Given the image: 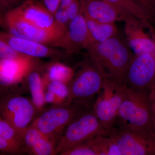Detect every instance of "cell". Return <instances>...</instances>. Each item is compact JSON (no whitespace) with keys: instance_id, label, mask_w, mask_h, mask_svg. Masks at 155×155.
I'll list each match as a JSON object with an SVG mask.
<instances>
[{"instance_id":"obj_1","label":"cell","mask_w":155,"mask_h":155,"mask_svg":"<svg viewBox=\"0 0 155 155\" xmlns=\"http://www.w3.org/2000/svg\"><path fill=\"white\" fill-rule=\"evenodd\" d=\"M87 49L105 77L117 83L124 84L134 54L120 39L116 36L101 42H94Z\"/></svg>"},{"instance_id":"obj_2","label":"cell","mask_w":155,"mask_h":155,"mask_svg":"<svg viewBox=\"0 0 155 155\" xmlns=\"http://www.w3.org/2000/svg\"><path fill=\"white\" fill-rule=\"evenodd\" d=\"M78 67L68 84L69 95L65 103L93 105L95 98L102 90L106 77L89 54Z\"/></svg>"},{"instance_id":"obj_3","label":"cell","mask_w":155,"mask_h":155,"mask_svg":"<svg viewBox=\"0 0 155 155\" xmlns=\"http://www.w3.org/2000/svg\"><path fill=\"white\" fill-rule=\"evenodd\" d=\"M99 135H109L95 114L93 105L83 108L64 130L56 147V154L79 146Z\"/></svg>"},{"instance_id":"obj_4","label":"cell","mask_w":155,"mask_h":155,"mask_svg":"<svg viewBox=\"0 0 155 155\" xmlns=\"http://www.w3.org/2000/svg\"><path fill=\"white\" fill-rule=\"evenodd\" d=\"M116 126H126L154 133L150 92L126 87Z\"/></svg>"},{"instance_id":"obj_5","label":"cell","mask_w":155,"mask_h":155,"mask_svg":"<svg viewBox=\"0 0 155 155\" xmlns=\"http://www.w3.org/2000/svg\"><path fill=\"white\" fill-rule=\"evenodd\" d=\"M86 107L78 104L52 105L39 113L31 124L58 144L67 126Z\"/></svg>"},{"instance_id":"obj_6","label":"cell","mask_w":155,"mask_h":155,"mask_svg":"<svg viewBox=\"0 0 155 155\" xmlns=\"http://www.w3.org/2000/svg\"><path fill=\"white\" fill-rule=\"evenodd\" d=\"M126 87L124 84L117 83L106 78L102 90L94 104L95 114L110 134L116 126Z\"/></svg>"},{"instance_id":"obj_7","label":"cell","mask_w":155,"mask_h":155,"mask_svg":"<svg viewBox=\"0 0 155 155\" xmlns=\"http://www.w3.org/2000/svg\"><path fill=\"white\" fill-rule=\"evenodd\" d=\"M0 114L1 118L23 132L33 122L38 112L31 100L13 91L8 92L1 97Z\"/></svg>"},{"instance_id":"obj_8","label":"cell","mask_w":155,"mask_h":155,"mask_svg":"<svg viewBox=\"0 0 155 155\" xmlns=\"http://www.w3.org/2000/svg\"><path fill=\"white\" fill-rule=\"evenodd\" d=\"M122 155H155V134L153 132L116 126L110 134Z\"/></svg>"},{"instance_id":"obj_9","label":"cell","mask_w":155,"mask_h":155,"mask_svg":"<svg viewBox=\"0 0 155 155\" xmlns=\"http://www.w3.org/2000/svg\"><path fill=\"white\" fill-rule=\"evenodd\" d=\"M3 22L11 35L46 45H51L65 35L39 28L25 19L14 8L6 13Z\"/></svg>"},{"instance_id":"obj_10","label":"cell","mask_w":155,"mask_h":155,"mask_svg":"<svg viewBox=\"0 0 155 155\" xmlns=\"http://www.w3.org/2000/svg\"><path fill=\"white\" fill-rule=\"evenodd\" d=\"M124 84L128 88L150 92L155 87V54H134Z\"/></svg>"},{"instance_id":"obj_11","label":"cell","mask_w":155,"mask_h":155,"mask_svg":"<svg viewBox=\"0 0 155 155\" xmlns=\"http://www.w3.org/2000/svg\"><path fill=\"white\" fill-rule=\"evenodd\" d=\"M94 42L89 31L86 19L80 11L78 15L70 22L67 33L51 46L65 50L68 54L86 49Z\"/></svg>"},{"instance_id":"obj_12","label":"cell","mask_w":155,"mask_h":155,"mask_svg":"<svg viewBox=\"0 0 155 155\" xmlns=\"http://www.w3.org/2000/svg\"><path fill=\"white\" fill-rule=\"evenodd\" d=\"M15 10L25 19L45 30L65 35L68 27L58 23L44 4L36 0H26Z\"/></svg>"},{"instance_id":"obj_13","label":"cell","mask_w":155,"mask_h":155,"mask_svg":"<svg viewBox=\"0 0 155 155\" xmlns=\"http://www.w3.org/2000/svg\"><path fill=\"white\" fill-rule=\"evenodd\" d=\"M83 15L101 23L125 21L134 16L105 0H79Z\"/></svg>"},{"instance_id":"obj_14","label":"cell","mask_w":155,"mask_h":155,"mask_svg":"<svg viewBox=\"0 0 155 155\" xmlns=\"http://www.w3.org/2000/svg\"><path fill=\"white\" fill-rule=\"evenodd\" d=\"M0 38L19 52L33 58H50L53 61H59L65 58V54H67L38 42L16 37L5 32H1Z\"/></svg>"},{"instance_id":"obj_15","label":"cell","mask_w":155,"mask_h":155,"mask_svg":"<svg viewBox=\"0 0 155 155\" xmlns=\"http://www.w3.org/2000/svg\"><path fill=\"white\" fill-rule=\"evenodd\" d=\"M125 33L128 46L135 55L155 54V40L145 30L149 25L136 17H130L125 22Z\"/></svg>"},{"instance_id":"obj_16","label":"cell","mask_w":155,"mask_h":155,"mask_svg":"<svg viewBox=\"0 0 155 155\" xmlns=\"http://www.w3.org/2000/svg\"><path fill=\"white\" fill-rule=\"evenodd\" d=\"M40 62L38 58L26 55L0 60L1 87H5L24 80L29 71Z\"/></svg>"},{"instance_id":"obj_17","label":"cell","mask_w":155,"mask_h":155,"mask_svg":"<svg viewBox=\"0 0 155 155\" xmlns=\"http://www.w3.org/2000/svg\"><path fill=\"white\" fill-rule=\"evenodd\" d=\"M57 143L31 124L23 131L22 152L31 155H56Z\"/></svg>"},{"instance_id":"obj_18","label":"cell","mask_w":155,"mask_h":155,"mask_svg":"<svg viewBox=\"0 0 155 155\" xmlns=\"http://www.w3.org/2000/svg\"><path fill=\"white\" fill-rule=\"evenodd\" d=\"M42 64H39L29 71L24 80L31 95V101L38 114L44 109L45 87L41 72Z\"/></svg>"},{"instance_id":"obj_19","label":"cell","mask_w":155,"mask_h":155,"mask_svg":"<svg viewBox=\"0 0 155 155\" xmlns=\"http://www.w3.org/2000/svg\"><path fill=\"white\" fill-rule=\"evenodd\" d=\"M41 72L45 87L47 83L53 81L69 84L74 76L75 71L59 61H53L48 64H42Z\"/></svg>"},{"instance_id":"obj_20","label":"cell","mask_w":155,"mask_h":155,"mask_svg":"<svg viewBox=\"0 0 155 155\" xmlns=\"http://www.w3.org/2000/svg\"><path fill=\"white\" fill-rule=\"evenodd\" d=\"M92 38L94 42H101L116 36L117 28L115 23H101L83 15Z\"/></svg>"},{"instance_id":"obj_21","label":"cell","mask_w":155,"mask_h":155,"mask_svg":"<svg viewBox=\"0 0 155 155\" xmlns=\"http://www.w3.org/2000/svg\"><path fill=\"white\" fill-rule=\"evenodd\" d=\"M148 24L153 16L147 9L134 0H105Z\"/></svg>"},{"instance_id":"obj_22","label":"cell","mask_w":155,"mask_h":155,"mask_svg":"<svg viewBox=\"0 0 155 155\" xmlns=\"http://www.w3.org/2000/svg\"><path fill=\"white\" fill-rule=\"evenodd\" d=\"M91 142L97 155H122L116 140L110 136H97Z\"/></svg>"},{"instance_id":"obj_23","label":"cell","mask_w":155,"mask_h":155,"mask_svg":"<svg viewBox=\"0 0 155 155\" xmlns=\"http://www.w3.org/2000/svg\"><path fill=\"white\" fill-rule=\"evenodd\" d=\"M23 134V132L17 130L8 122L0 118V137L18 146L22 151Z\"/></svg>"},{"instance_id":"obj_24","label":"cell","mask_w":155,"mask_h":155,"mask_svg":"<svg viewBox=\"0 0 155 155\" xmlns=\"http://www.w3.org/2000/svg\"><path fill=\"white\" fill-rule=\"evenodd\" d=\"M45 90L54 94L57 97V104L65 103L69 95L68 84L58 81H50L47 83L45 85Z\"/></svg>"},{"instance_id":"obj_25","label":"cell","mask_w":155,"mask_h":155,"mask_svg":"<svg viewBox=\"0 0 155 155\" xmlns=\"http://www.w3.org/2000/svg\"><path fill=\"white\" fill-rule=\"evenodd\" d=\"M61 155H97L91 141L61 153Z\"/></svg>"},{"instance_id":"obj_26","label":"cell","mask_w":155,"mask_h":155,"mask_svg":"<svg viewBox=\"0 0 155 155\" xmlns=\"http://www.w3.org/2000/svg\"><path fill=\"white\" fill-rule=\"evenodd\" d=\"M23 54L19 52L10 46L5 42L0 40V58L2 59H12L19 58Z\"/></svg>"},{"instance_id":"obj_27","label":"cell","mask_w":155,"mask_h":155,"mask_svg":"<svg viewBox=\"0 0 155 155\" xmlns=\"http://www.w3.org/2000/svg\"><path fill=\"white\" fill-rule=\"evenodd\" d=\"M0 151L2 153L11 154H22V150L19 147L1 137Z\"/></svg>"},{"instance_id":"obj_28","label":"cell","mask_w":155,"mask_h":155,"mask_svg":"<svg viewBox=\"0 0 155 155\" xmlns=\"http://www.w3.org/2000/svg\"><path fill=\"white\" fill-rule=\"evenodd\" d=\"M80 8L79 0H75L71 5L66 8V10L70 22L75 19L79 14Z\"/></svg>"},{"instance_id":"obj_29","label":"cell","mask_w":155,"mask_h":155,"mask_svg":"<svg viewBox=\"0 0 155 155\" xmlns=\"http://www.w3.org/2000/svg\"><path fill=\"white\" fill-rule=\"evenodd\" d=\"M54 16L58 23L68 28L70 22L68 18L66 9L59 8Z\"/></svg>"},{"instance_id":"obj_30","label":"cell","mask_w":155,"mask_h":155,"mask_svg":"<svg viewBox=\"0 0 155 155\" xmlns=\"http://www.w3.org/2000/svg\"><path fill=\"white\" fill-rule=\"evenodd\" d=\"M61 1V0H43L46 8L53 15L60 8Z\"/></svg>"},{"instance_id":"obj_31","label":"cell","mask_w":155,"mask_h":155,"mask_svg":"<svg viewBox=\"0 0 155 155\" xmlns=\"http://www.w3.org/2000/svg\"><path fill=\"white\" fill-rule=\"evenodd\" d=\"M134 1L147 9L151 13L153 16H155V6L150 0H134Z\"/></svg>"},{"instance_id":"obj_32","label":"cell","mask_w":155,"mask_h":155,"mask_svg":"<svg viewBox=\"0 0 155 155\" xmlns=\"http://www.w3.org/2000/svg\"><path fill=\"white\" fill-rule=\"evenodd\" d=\"M44 100L45 104H51L52 105H55L58 104L57 97H56L55 95L52 92L45 91Z\"/></svg>"},{"instance_id":"obj_33","label":"cell","mask_w":155,"mask_h":155,"mask_svg":"<svg viewBox=\"0 0 155 155\" xmlns=\"http://www.w3.org/2000/svg\"><path fill=\"white\" fill-rule=\"evenodd\" d=\"M19 0H0L1 11H5L13 7L19 2Z\"/></svg>"},{"instance_id":"obj_34","label":"cell","mask_w":155,"mask_h":155,"mask_svg":"<svg viewBox=\"0 0 155 155\" xmlns=\"http://www.w3.org/2000/svg\"><path fill=\"white\" fill-rule=\"evenodd\" d=\"M150 95L152 103L153 129L155 134V87L150 92Z\"/></svg>"},{"instance_id":"obj_35","label":"cell","mask_w":155,"mask_h":155,"mask_svg":"<svg viewBox=\"0 0 155 155\" xmlns=\"http://www.w3.org/2000/svg\"><path fill=\"white\" fill-rule=\"evenodd\" d=\"M75 0H61L60 8L66 9L69 5H71Z\"/></svg>"},{"instance_id":"obj_36","label":"cell","mask_w":155,"mask_h":155,"mask_svg":"<svg viewBox=\"0 0 155 155\" xmlns=\"http://www.w3.org/2000/svg\"><path fill=\"white\" fill-rule=\"evenodd\" d=\"M150 1L152 2V3L155 6V0H150Z\"/></svg>"}]
</instances>
